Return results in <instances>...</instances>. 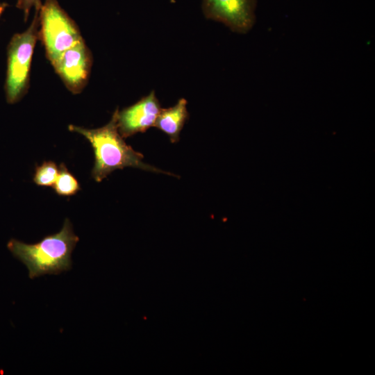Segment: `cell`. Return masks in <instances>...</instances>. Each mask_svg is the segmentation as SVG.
Masks as SVG:
<instances>
[{
  "label": "cell",
  "instance_id": "cell-1",
  "mask_svg": "<svg viewBox=\"0 0 375 375\" xmlns=\"http://www.w3.org/2000/svg\"><path fill=\"white\" fill-rule=\"evenodd\" d=\"M118 110L116 109L110 122L101 128L88 129L74 125L68 127L70 131L83 135L93 148L94 164L92 169V178L97 182H101L113 171L127 167L174 175L144 162L143 155L124 142L117 128Z\"/></svg>",
  "mask_w": 375,
  "mask_h": 375
},
{
  "label": "cell",
  "instance_id": "cell-2",
  "mask_svg": "<svg viewBox=\"0 0 375 375\" xmlns=\"http://www.w3.org/2000/svg\"><path fill=\"white\" fill-rule=\"evenodd\" d=\"M71 222L67 218L61 230L47 235L35 244H26L11 239L7 247L23 262L30 278L45 274H58L72 268V253L78 242Z\"/></svg>",
  "mask_w": 375,
  "mask_h": 375
},
{
  "label": "cell",
  "instance_id": "cell-3",
  "mask_svg": "<svg viewBox=\"0 0 375 375\" xmlns=\"http://www.w3.org/2000/svg\"><path fill=\"white\" fill-rule=\"evenodd\" d=\"M39 38V10H35L28 28L15 34L8 45L4 89L6 101L10 104L18 102L28 90L33 51Z\"/></svg>",
  "mask_w": 375,
  "mask_h": 375
},
{
  "label": "cell",
  "instance_id": "cell-4",
  "mask_svg": "<svg viewBox=\"0 0 375 375\" xmlns=\"http://www.w3.org/2000/svg\"><path fill=\"white\" fill-rule=\"evenodd\" d=\"M40 38L50 62L83 40L75 22L57 0H44L39 10Z\"/></svg>",
  "mask_w": 375,
  "mask_h": 375
},
{
  "label": "cell",
  "instance_id": "cell-5",
  "mask_svg": "<svg viewBox=\"0 0 375 375\" xmlns=\"http://www.w3.org/2000/svg\"><path fill=\"white\" fill-rule=\"evenodd\" d=\"M51 63L67 88L72 93L78 94L88 81L92 58L83 40L65 50Z\"/></svg>",
  "mask_w": 375,
  "mask_h": 375
},
{
  "label": "cell",
  "instance_id": "cell-6",
  "mask_svg": "<svg viewBox=\"0 0 375 375\" xmlns=\"http://www.w3.org/2000/svg\"><path fill=\"white\" fill-rule=\"evenodd\" d=\"M255 8V0H203V10L207 18L241 33L253 26Z\"/></svg>",
  "mask_w": 375,
  "mask_h": 375
},
{
  "label": "cell",
  "instance_id": "cell-7",
  "mask_svg": "<svg viewBox=\"0 0 375 375\" xmlns=\"http://www.w3.org/2000/svg\"><path fill=\"white\" fill-rule=\"evenodd\" d=\"M161 107L154 91L117 112V128L123 138L144 133L154 126Z\"/></svg>",
  "mask_w": 375,
  "mask_h": 375
},
{
  "label": "cell",
  "instance_id": "cell-8",
  "mask_svg": "<svg viewBox=\"0 0 375 375\" xmlns=\"http://www.w3.org/2000/svg\"><path fill=\"white\" fill-rule=\"evenodd\" d=\"M188 117L187 101L181 98L174 106L160 110L154 126L168 135L172 143H176Z\"/></svg>",
  "mask_w": 375,
  "mask_h": 375
},
{
  "label": "cell",
  "instance_id": "cell-9",
  "mask_svg": "<svg viewBox=\"0 0 375 375\" xmlns=\"http://www.w3.org/2000/svg\"><path fill=\"white\" fill-rule=\"evenodd\" d=\"M53 189L56 194L60 196H72L80 190V185L73 174L61 163L58 167V174Z\"/></svg>",
  "mask_w": 375,
  "mask_h": 375
},
{
  "label": "cell",
  "instance_id": "cell-10",
  "mask_svg": "<svg viewBox=\"0 0 375 375\" xmlns=\"http://www.w3.org/2000/svg\"><path fill=\"white\" fill-rule=\"evenodd\" d=\"M58 174V167L53 161H45L35 167L33 181L40 186H53Z\"/></svg>",
  "mask_w": 375,
  "mask_h": 375
},
{
  "label": "cell",
  "instance_id": "cell-11",
  "mask_svg": "<svg viewBox=\"0 0 375 375\" xmlns=\"http://www.w3.org/2000/svg\"><path fill=\"white\" fill-rule=\"evenodd\" d=\"M41 6L40 0H18L16 4L17 8L23 11L25 21L27 20L32 8H35V10H40Z\"/></svg>",
  "mask_w": 375,
  "mask_h": 375
},
{
  "label": "cell",
  "instance_id": "cell-12",
  "mask_svg": "<svg viewBox=\"0 0 375 375\" xmlns=\"http://www.w3.org/2000/svg\"><path fill=\"white\" fill-rule=\"evenodd\" d=\"M8 6V4L7 3L0 2V18Z\"/></svg>",
  "mask_w": 375,
  "mask_h": 375
}]
</instances>
